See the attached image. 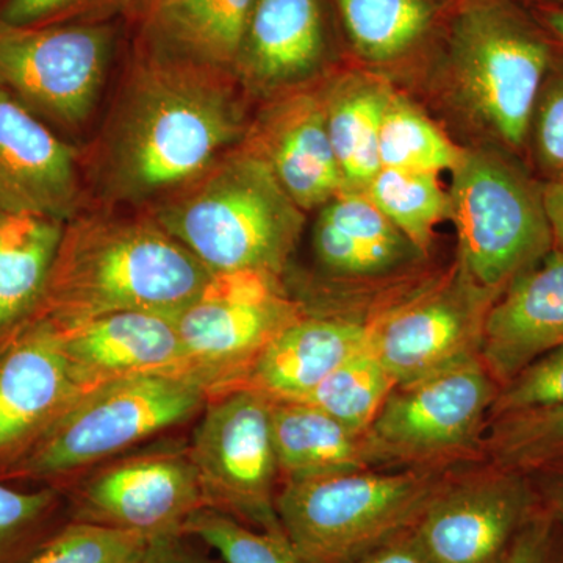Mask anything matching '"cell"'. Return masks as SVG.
Returning <instances> with one entry per match:
<instances>
[{
	"mask_svg": "<svg viewBox=\"0 0 563 563\" xmlns=\"http://www.w3.org/2000/svg\"><path fill=\"white\" fill-rule=\"evenodd\" d=\"M272 433L280 481L383 470L368 431L352 429L312 404L272 399Z\"/></svg>",
	"mask_w": 563,
	"mask_h": 563,
	"instance_id": "cell-24",
	"label": "cell"
},
{
	"mask_svg": "<svg viewBox=\"0 0 563 563\" xmlns=\"http://www.w3.org/2000/svg\"><path fill=\"white\" fill-rule=\"evenodd\" d=\"M533 14L563 49V5H537Z\"/></svg>",
	"mask_w": 563,
	"mask_h": 563,
	"instance_id": "cell-43",
	"label": "cell"
},
{
	"mask_svg": "<svg viewBox=\"0 0 563 563\" xmlns=\"http://www.w3.org/2000/svg\"><path fill=\"white\" fill-rule=\"evenodd\" d=\"M188 454L206 507L261 531H284L276 510L280 473L268 396L247 387L211 395Z\"/></svg>",
	"mask_w": 563,
	"mask_h": 563,
	"instance_id": "cell-9",
	"label": "cell"
},
{
	"mask_svg": "<svg viewBox=\"0 0 563 563\" xmlns=\"http://www.w3.org/2000/svg\"><path fill=\"white\" fill-rule=\"evenodd\" d=\"M499 388L481 355L396 385L368 429L380 468L448 472L485 462Z\"/></svg>",
	"mask_w": 563,
	"mask_h": 563,
	"instance_id": "cell-8",
	"label": "cell"
},
{
	"mask_svg": "<svg viewBox=\"0 0 563 563\" xmlns=\"http://www.w3.org/2000/svg\"><path fill=\"white\" fill-rule=\"evenodd\" d=\"M454 470H363L282 481L276 510L307 563H350L410 531Z\"/></svg>",
	"mask_w": 563,
	"mask_h": 563,
	"instance_id": "cell-6",
	"label": "cell"
},
{
	"mask_svg": "<svg viewBox=\"0 0 563 563\" xmlns=\"http://www.w3.org/2000/svg\"><path fill=\"white\" fill-rule=\"evenodd\" d=\"M244 147L269 166L302 211L322 207L346 190L329 139L324 101L309 92H296L269 107Z\"/></svg>",
	"mask_w": 563,
	"mask_h": 563,
	"instance_id": "cell-18",
	"label": "cell"
},
{
	"mask_svg": "<svg viewBox=\"0 0 563 563\" xmlns=\"http://www.w3.org/2000/svg\"><path fill=\"white\" fill-rule=\"evenodd\" d=\"M57 331L63 351L87 390L144 374L191 377L176 322L168 314L107 313Z\"/></svg>",
	"mask_w": 563,
	"mask_h": 563,
	"instance_id": "cell-17",
	"label": "cell"
},
{
	"mask_svg": "<svg viewBox=\"0 0 563 563\" xmlns=\"http://www.w3.org/2000/svg\"><path fill=\"white\" fill-rule=\"evenodd\" d=\"M3 2H5V0H0V5H2Z\"/></svg>",
	"mask_w": 563,
	"mask_h": 563,
	"instance_id": "cell-46",
	"label": "cell"
},
{
	"mask_svg": "<svg viewBox=\"0 0 563 563\" xmlns=\"http://www.w3.org/2000/svg\"><path fill=\"white\" fill-rule=\"evenodd\" d=\"M485 462L531 474L563 462V406L488 422Z\"/></svg>",
	"mask_w": 563,
	"mask_h": 563,
	"instance_id": "cell-31",
	"label": "cell"
},
{
	"mask_svg": "<svg viewBox=\"0 0 563 563\" xmlns=\"http://www.w3.org/2000/svg\"><path fill=\"white\" fill-rule=\"evenodd\" d=\"M192 542V537L181 532L155 537L147 543L141 563H214L206 554L199 553Z\"/></svg>",
	"mask_w": 563,
	"mask_h": 563,
	"instance_id": "cell-39",
	"label": "cell"
},
{
	"mask_svg": "<svg viewBox=\"0 0 563 563\" xmlns=\"http://www.w3.org/2000/svg\"><path fill=\"white\" fill-rule=\"evenodd\" d=\"M368 322L332 317H301L277 333L240 387L273 401H299L368 346Z\"/></svg>",
	"mask_w": 563,
	"mask_h": 563,
	"instance_id": "cell-20",
	"label": "cell"
},
{
	"mask_svg": "<svg viewBox=\"0 0 563 563\" xmlns=\"http://www.w3.org/2000/svg\"><path fill=\"white\" fill-rule=\"evenodd\" d=\"M506 563H563V526L539 507L521 529Z\"/></svg>",
	"mask_w": 563,
	"mask_h": 563,
	"instance_id": "cell-37",
	"label": "cell"
},
{
	"mask_svg": "<svg viewBox=\"0 0 563 563\" xmlns=\"http://www.w3.org/2000/svg\"><path fill=\"white\" fill-rule=\"evenodd\" d=\"M85 391L51 321L31 314L0 336V473Z\"/></svg>",
	"mask_w": 563,
	"mask_h": 563,
	"instance_id": "cell-15",
	"label": "cell"
},
{
	"mask_svg": "<svg viewBox=\"0 0 563 563\" xmlns=\"http://www.w3.org/2000/svg\"><path fill=\"white\" fill-rule=\"evenodd\" d=\"M336 5L352 47L373 63L412 51L435 18L432 0H336Z\"/></svg>",
	"mask_w": 563,
	"mask_h": 563,
	"instance_id": "cell-27",
	"label": "cell"
},
{
	"mask_svg": "<svg viewBox=\"0 0 563 563\" xmlns=\"http://www.w3.org/2000/svg\"><path fill=\"white\" fill-rule=\"evenodd\" d=\"M211 391L176 374H144L85 391L0 479L65 487L68 477L117 457L202 412Z\"/></svg>",
	"mask_w": 563,
	"mask_h": 563,
	"instance_id": "cell-4",
	"label": "cell"
},
{
	"mask_svg": "<svg viewBox=\"0 0 563 563\" xmlns=\"http://www.w3.org/2000/svg\"><path fill=\"white\" fill-rule=\"evenodd\" d=\"M503 292L477 287L459 266L448 279L368 321V346L396 384L481 355L485 321Z\"/></svg>",
	"mask_w": 563,
	"mask_h": 563,
	"instance_id": "cell-13",
	"label": "cell"
},
{
	"mask_svg": "<svg viewBox=\"0 0 563 563\" xmlns=\"http://www.w3.org/2000/svg\"><path fill=\"white\" fill-rule=\"evenodd\" d=\"M147 543L141 533L69 518L24 563H141Z\"/></svg>",
	"mask_w": 563,
	"mask_h": 563,
	"instance_id": "cell-34",
	"label": "cell"
},
{
	"mask_svg": "<svg viewBox=\"0 0 563 563\" xmlns=\"http://www.w3.org/2000/svg\"><path fill=\"white\" fill-rule=\"evenodd\" d=\"M79 198L76 150L0 87V211L66 224Z\"/></svg>",
	"mask_w": 563,
	"mask_h": 563,
	"instance_id": "cell-16",
	"label": "cell"
},
{
	"mask_svg": "<svg viewBox=\"0 0 563 563\" xmlns=\"http://www.w3.org/2000/svg\"><path fill=\"white\" fill-rule=\"evenodd\" d=\"M448 196L457 266L477 287L503 292L554 250L543 184L507 152H465Z\"/></svg>",
	"mask_w": 563,
	"mask_h": 563,
	"instance_id": "cell-7",
	"label": "cell"
},
{
	"mask_svg": "<svg viewBox=\"0 0 563 563\" xmlns=\"http://www.w3.org/2000/svg\"><path fill=\"white\" fill-rule=\"evenodd\" d=\"M396 385L391 374L366 346L299 401L312 404L352 429L368 431Z\"/></svg>",
	"mask_w": 563,
	"mask_h": 563,
	"instance_id": "cell-30",
	"label": "cell"
},
{
	"mask_svg": "<svg viewBox=\"0 0 563 563\" xmlns=\"http://www.w3.org/2000/svg\"><path fill=\"white\" fill-rule=\"evenodd\" d=\"M540 507L563 526V462L529 474Z\"/></svg>",
	"mask_w": 563,
	"mask_h": 563,
	"instance_id": "cell-41",
	"label": "cell"
},
{
	"mask_svg": "<svg viewBox=\"0 0 563 563\" xmlns=\"http://www.w3.org/2000/svg\"><path fill=\"white\" fill-rule=\"evenodd\" d=\"M65 492L0 479V563H24L69 520Z\"/></svg>",
	"mask_w": 563,
	"mask_h": 563,
	"instance_id": "cell-32",
	"label": "cell"
},
{
	"mask_svg": "<svg viewBox=\"0 0 563 563\" xmlns=\"http://www.w3.org/2000/svg\"><path fill=\"white\" fill-rule=\"evenodd\" d=\"M211 276L152 218H73L32 314L57 328L117 312L176 317Z\"/></svg>",
	"mask_w": 563,
	"mask_h": 563,
	"instance_id": "cell-2",
	"label": "cell"
},
{
	"mask_svg": "<svg viewBox=\"0 0 563 563\" xmlns=\"http://www.w3.org/2000/svg\"><path fill=\"white\" fill-rule=\"evenodd\" d=\"M107 0H5L0 5V21L13 25L54 24L57 20L106 7Z\"/></svg>",
	"mask_w": 563,
	"mask_h": 563,
	"instance_id": "cell-38",
	"label": "cell"
},
{
	"mask_svg": "<svg viewBox=\"0 0 563 563\" xmlns=\"http://www.w3.org/2000/svg\"><path fill=\"white\" fill-rule=\"evenodd\" d=\"M526 150L544 181L563 179V49L559 46L553 66L543 81Z\"/></svg>",
	"mask_w": 563,
	"mask_h": 563,
	"instance_id": "cell-35",
	"label": "cell"
},
{
	"mask_svg": "<svg viewBox=\"0 0 563 563\" xmlns=\"http://www.w3.org/2000/svg\"><path fill=\"white\" fill-rule=\"evenodd\" d=\"M313 251L329 273L344 277L379 276L424 255L368 196L354 190L340 191L322 206Z\"/></svg>",
	"mask_w": 563,
	"mask_h": 563,
	"instance_id": "cell-22",
	"label": "cell"
},
{
	"mask_svg": "<svg viewBox=\"0 0 563 563\" xmlns=\"http://www.w3.org/2000/svg\"><path fill=\"white\" fill-rule=\"evenodd\" d=\"M111 49L113 31L99 22L0 21V87L47 124L77 131L101 98Z\"/></svg>",
	"mask_w": 563,
	"mask_h": 563,
	"instance_id": "cell-11",
	"label": "cell"
},
{
	"mask_svg": "<svg viewBox=\"0 0 563 563\" xmlns=\"http://www.w3.org/2000/svg\"><path fill=\"white\" fill-rule=\"evenodd\" d=\"M301 314L279 277L235 272L213 274L174 322L188 373L214 395L240 387L258 355Z\"/></svg>",
	"mask_w": 563,
	"mask_h": 563,
	"instance_id": "cell-10",
	"label": "cell"
},
{
	"mask_svg": "<svg viewBox=\"0 0 563 563\" xmlns=\"http://www.w3.org/2000/svg\"><path fill=\"white\" fill-rule=\"evenodd\" d=\"M450 36L451 74L463 106L520 154L559 44L517 0H462Z\"/></svg>",
	"mask_w": 563,
	"mask_h": 563,
	"instance_id": "cell-5",
	"label": "cell"
},
{
	"mask_svg": "<svg viewBox=\"0 0 563 563\" xmlns=\"http://www.w3.org/2000/svg\"><path fill=\"white\" fill-rule=\"evenodd\" d=\"M0 213H2V211H0Z\"/></svg>",
	"mask_w": 563,
	"mask_h": 563,
	"instance_id": "cell-47",
	"label": "cell"
},
{
	"mask_svg": "<svg viewBox=\"0 0 563 563\" xmlns=\"http://www.w3.org/2000/svg\"><path fill=\"white\" fill-rule=\"evenodd\" d=\"M70 520L141 533H179L203 509L198 474L187 450L128 455L99 470L68 499Z\"/></svg>",
	"mask_w": 563,
	"mask_h": 563,
	"instance_id": "cell-14",
	"label": "cell"
},
{
	"mask_svg": "<svg viewBox=\"0 0 563 563\" xmlns=\"http://www.w3.org/2000/svg\"><path fill=\"white\" fill-rule=\"evenodd\" d=\"M390 96L379 81L352 77L324 99L329 139L346 188H366L380 172V125Z\"/></svg>",
	"mask_w": 563,
	"mask_h": 563,
	"instance_id": "cell-26",
	"label": "cell"
},
{
	"mask_svg": "<svg viewBox=\"0 0 563 563\" xmlns=\"http://www.w3.org/2000/svg\"><path fill=\"white\" fill-rule=\"evenodd\" d=\"M158 2H162V0H107L106 7L133 11V13H139L143 18Z\"/></svg>",
	"mask_w": 563,
	"mask_h": 563,
	"instance_id": "cell-44",
	"label": "cell"
},
{
	"mask_svg": "<svg viewBox=\"0 0 563 563\" xmlns=\"http://www.w3.org/2000/svg\"><path fill=\"white\" fill-rule=\"evenodd\" d=\"M563 344V252L553 250L515 279L485 321L481 358L503 387Z\"/></svg>",
	"mask_w": 563,
	"mask_h": 563,
	"instance_id": "cell-19",
	"label": "cell"
},
{
	"mask_svg": "<svg viewBox=\"0 0 563 563\" xmlns=\"http://www.w3.org/2000/svg\"><path fill=\"white\" fill-rule=\"evenodd\" d=\"M537 5H563V0H533Z\"/></svg>",
	"mask_w": 563,
	"mask_h": 563,
	"instance_id": "cell-45",
	"label": "cell"
},
{
	"mask_svg": "<svg viewBox=\"0 0 563 563\" xmlns=\"http://www.w3.org/2000/svg\"><path fill=\"white\" fill-rule=\"evenodd\" d=\"M366 196L422 254L432 243L435 225L450 218V196L439 174L380 168Z\"/></svg>",
	"mask_w": 563,
	"mask_h": 563,
	"instance_id": "cell-29",
	"label": "cell"
},
{
	"mask_svg": "<svg viewBox=\"0 0 563 563\" xmlns=\"http://www.w3.org/2000/svg\"><path fill=\"white\" fill-rule=\"evenodd\" d=\"M320 0H254L233 74L255 91L306 80L324 57Z\"/></svg>",
	"mask_w": 563,
	"mask_h": 563,
	"instance_id": "cell-21",
	"label": "cell"
},
{
	"mask_svg": "<svg viewBox=\"0 0 563 563\" xmlns=\"http://www.w3.org/2000/svg\"><path fill=\"white\" fill-rule=\"evenodd\" d=\"M463 154L465 151L459 150L417 107L401 96H390L380 125V168L453 173Z\"/></svg>",
	"mask_w": 563,
	"mask_h": 563,
	"instance_id": "cell-28",
	"label": "cell"
},
{
	"mask_svg": "<svg viewBox=\"0 0 563 563\" xmlns=\"http://www.w3.org/2000/svg\"><path fill=\"white\" fill-rule=\"evenodd\" d=\"M229 74L144 49L111 113L98 158L107 198H165L201 176L243 133Z\"/></svg>",
	"mask_w": 563,
	"mask_h": 563,
	"instance_id": "cell-1",
	"label": "cell"
},
{
	"mask_svg": "<svg viewBox=\"0 0 563 563\" xmlns=\"http://www.w3.org/2000/svg\"><path fill=\"white\" fill-rule=\"evenodd\" d=\"M65 224L31 213H0V336L38 307Z\"/></svg>",
	"mask_w": 563,
	"mask_h": 563,
	"instance_id": "cell-25",
	"label": "cell"
},
{
	"mask_svg": "<svg viewBox=\"0 0 563 563\" xmlns=\"http://www.w3.org/2000/svg\"><path fill=\"white\" fill-rule=\"evenodd\" d=\"M350 563H433L413 529L388 540Z\"/></svg>",
	"mask_w": 563,
	"mask_h": 563,
	"instance_id": "cell-40",
	"label": "cell"
},
{
	"mask_svg": "<svg viewBox=\"0 0 563 563\" xmlns=\"http://www.w3.org/2000/svg\"><path fill=\"white\" fill-rule=\"evenodd\" d=\"M254 0H162L143 16L144 49L233 74Z\"/></svg>",
	"mask_w": 563,
	"mask_h": 563,
	"instance_id": "cell-23",
	"label": "cell"
},
{
	"mask_svg": "<svg viewBox=\"0 0 563 563\" xmlns=\"http://www.w3.org/2000/svg\"><path fill=\"white\" fill-rule=\"evenodd\" d=\"M181 533L217 551L224 563H307L284 531H261L209 507L192 514Z\"/></svg>",
	"mask_w": 563,
	"mask_h": 563,
	"instance_id": "cell-33",
	"label": "cell"
},
{
	"mask_svg": "<svg viewBox=\"0 0 563 563\" xmlns=\"http://www.w3.org/2000/svg\"><path fill=\"white\" fill-rule=\"evenodd\" d=\"M563 406V344L547 352L499 388L488 422Z\"/></svg>",
	"mask_w": 563,
	"mask_h": 563,
	"instance_id": "cell-36",
	"label": "cell"
},
{
	"mask_svg": "<svg viewBox=\"0 0 563 563\" xmlns=\"http://www.w3.org/2000/svg\"><path fill=\"white\" fill-rule=\"evenodd\" d=\"M543 198L553 232L554 250L563 252V179L543 181Z\"/></svg>",
	"mask_w": 563,
	"mask_h": 563,
	"instance_id": "cell-42",
	"label": "cell"
},
{
	"mask_svg": "<svg viewBox=\"0 0 563 563\" xmlns=\"http://www.w3.org/2000/svg\"><path fill=\"white\" fill-rule=\"evenodd\" d=\"M152 220L211 274L279 277L301 236L303 213L269 166L243 147L165 196Z\"/></svg>",
	"mask_w": 563,
	"mask_h": 563,
	"instance_id": "cell-3",
	"label": "cell"
},
{
	"mask_svg": "<svg viewBox=\"0 0 563 563\" xmlns=\"http://www.w3.org/2000/svg\"><path fill=\"white\" fill-rule=\"evenodd\" d=\"M539 507L529 474L483 462L446 477L413 532L433 563H506Z\"/></svg>",
	"mask_w": 563,
	"mask_h": 563,
	"instance_id": "cell-12",
	"label": "cell"
}]
</instances>
